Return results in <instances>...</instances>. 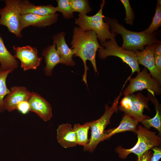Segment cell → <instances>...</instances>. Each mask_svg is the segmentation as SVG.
<instances>
[{
    "instance_id": "obj_12",
    "label": "cell",
    "mask_w": 161,
    "mask_h": 161,
    "mask_svg": "<svg viewBox=\"0 0 161 161\" xmlns=\"http://www.w3.org/2000/svg\"><path fill=\"white\" fill-rule=\"evenodd\" d=\"M10 90L3 100L4 109L9 112L17 109L18 105L21 102L28 101L32 94L26 87L22 86H13Z\"/></svg>"
},
{
    "instance_id": "obj_5",
    "label": "cell",
    "mask_w": 161,
    "mask_h": 161,
    "mask_svg": "<svg viewBox=\"0 0 161 161\" xmlns=\"http://www.w3.org/2000/svg\"><path fill=\"white\" fill-rule=\"evenodd\" d=\"M123 88V87L119 95L115 99L111 107L105 105V112L103 115L99 119L90 122L91 136L87 144L83 147L84 151L92 152L98 144L104 140L105 129L110 123L112 115L117 112L119 101Z\"/></svg>"
},
{
    "instance_id": "obj_14",
    "label": "cell",
    "mask_w": 161,
    "mask_h": 161,
    "mask_svg": "<svg viewBox=\"0 0 161 161\" xmlns=\"http://www.w3.org/2000/svg\"><path fill=\"white\" fill-rule=\"evenodd\" d=\"M28 102L30 111L35 113L44 121H48L52 118L50 104L40 95L32 92Z\"/></svg>"
},
{
    "instance_id": "obj_19",
    "label": "cell",
    "mask_w": 161,
    "mask_h": 161,
    "mask_svg": "<svg viewBox=\"0 0 161 161\" xmlns=\"http://www.w3.org/2000/svg\"><path fill=\"white\" fill-rule=\"evenodd\" d=\"M55 43L45 48L42 55L44 57L46 66L44 68L45 74L51 76L54 67L58 64H62L61 59L56 48Z\"/></svg>"
},
{
    "instance_id": "obj_13",
    "label": "cell",
    "mask_w": 161,
    "mask_h": 161,
    "mask_svg": "<svg viewBox=\"0 0 161 161\" xmlns=\"http://www.w3.org/2000/svg\"><path fill=\"white\" fill-rule=\"evenodd\" d=\"M58 14L56 13L47 16L27 14L21 15L20 17V27L21 31L30 26L39 28L49 26L57 21Z\"/></svg>"
},
{
    "instance_id": "obj_15",
    "label": "cell",
    "mask_w": 161,
    "mask_h": 161,
    "mask_svg": "<svg viewBox=\"0 0 161 161\" xmlns=\"http://www.w3.org/2000/svg\"><path fill=\"white\" fill-rule=\"evenodd\" d=\"M65 33L60 32L52 37L53 43L57 47L56 50L61 59L62 64L67 66H74L75 63L72 59L74 55L73 50L70 48L65 40Z\"/></svg>"
},
{
    "instance_id": "obj_7",
    "label": "cell",
    "mask_w": 161,
    "mask_h": 161,
    "mask_svg": "<svg viewBox=\"0 0 161 161\" xmlns=\"http://www.w3.org/2000/svg\"><path fill=\"white\" fill-rule=\"evenodd\" d=\"M148 100V98L141 92H138L136 95H129L125 96L122 98L118 108L120 111L140 122L145 119L150 118L143 114L145 108L150 110Z\"/></svg>"
},
{
    "instance_id": "obj_3",
    "label": "cell",
    "mask_w": 161,
    "mask_h": 161,
    "mask_svg": "<svg viewBox=\"0 0 161 161\" xmlns=\"http://www.w3.org/2000/svg\"><path fill=\"white\" fill-rule=\"evenodd\" d=\"M105 2V0L102 1L100 10L95 15L89 16L79 14L78 18L75 20V23L83 30L94 31L101 44L116 36L110 30L109 23L104 21L105 17L103 14V9Z\"/></svg>"
},
{
    "instance_id": "obj_6",
    "label": "cell",
    "mask_w": 161,
    "mask_h": 161,
    "mask_svg": "<svg viewBox=\"0 0 161 161\" xmlns=\"http://www.w3.org/2000/svg\"><path fill=\"white\" fill-rule=\"evenodd\" d=\"M100 45L101 48L97 50L98 55L100 59H105L111 56L117 57L130 67L132 72L127 81L135 72L140 71L139 64L135 51L122 48L118 44L115 38L106 41L101 44Z\"/></svg>"
},
{
    "instance_id": "obj_4",
    "label": "cell",
    "mask_w": 161,
    "mask_h": 161,
    "mask_svg": "<svg viewBox=\"0 0 161 161\" xmlns=\"http://www.w3.org/2000/svg\"><path fill=\"white\" fill-rule=\"evenodd\" d=\"M137 128L136 133L137 141L133 147L126 149L119 145L116 148V151L120 158L125 159L128 155L133 153L137 155L138 159L146 151L161 145V137L156 134V132L151 131L140 125Z\"/></svg>"
},
{
    "instance_id": "obj_2",
    "label": "cell",
    "mask_w": 161,
    "mask_h": 161,
    "mask_svg": "<svg viewBox=\"0 0 161 161\" xmlns=\"http://www.w3.org/2000/svg\"><path fill=\"white\" fill-rule=\"evenodd\" d=\"M109 25L110 31L115 35H120L123 39V43L121 47L124 49L135 51L143 50L145 46L154 43H161L156 36L155 32L148 34L143 31L135 32L126 29L119 24L115 18L106 17L104 18Z\"/></svg>"
},
{
    "instance_id": "obj_27",
    "label": "cell",
    "mask_w": 161,
    "mask_h": 161,
    "mask_svg": "<svg viewBox=\"0 0 161 161\" xmlns=\"http://www.w3.org/2000/svg\"><path fill=\"white\" fill-rule=\"evenodd\" d=\"M126 10L125 22L131 25H133L134 14L129 0H121Z\"/></svg>"
},
{
    "instance_id": "obj_20",
    "label": "cell",
    "mask_w": 161,
    "mask_h": 161,
    "mask_svg": "<svg viewBox=\"0 0 161 161\" xmlns=\"http://www.w3.org/2000/svg\"><path fill=\"white\" fill-rule=\"evenodd\" d=\"M0 63L3 69L12 72L18 66V61L7 49L1 37H0Z\"/></svg>"
},
{
    "instance_id": "obj_25",
    "label": "cell",
    "mask_w": 161,
    "mask_h": 161,
    "mask_svg": "<svg viewBox=\"0 0 161 161\" xmlns=\"http://www.w3.org/2000/svg\"><path fill=\"white\" fill-rule=\"evenodd\" d=\"M70 4L74 12L86 15L92 11L89 2L86 0H70Z\"/></svg>"
},
{
    "instance_id": "obj_10",
    "label": "cell",
    "mask_w": 161,
    "mask_h": 161,
    "mask_svg": "<svg viewBox=\"0 0 161 161\" xmlns=\"http://www.w3.org/2000/svg\"><path fill=\"white\" fill-rule=\"evenodd\" d=\"M15 58L21 62V67L24 71L30 69H36L40 65L43 59L38 55V49L36 47L30 45L23 47L13 46Z\"/></svg>"
},
{
    "instance_id": "obj_29",
    "label": "cell",
    "mask_w": 161,
    "mask_h": 161,
    "mask_svg": "<svg viewBox=\"0 0 161 161\" xmlns=\"http://www.w3.org/2000/svg\"><path fill=\"white\" fill-rule=\"evenodd\" d=\"M154 151L151 161H158L161 157L160 148L155 147L152 149Z\"/></svg>"
},
{
    "instance_id": "obj_22",
    "label": "cell",
    "mask_w": 161,
    "mask_h": 161,
    "mask_svg": "<svg viewBox=\"0 0 161 161\" xmlns=\"http://www.w3.org/2000/svg\"><path fill=\"white\" fill-rule=\"evenodd\" d=\"M11 72V70L4 69L0 66V113H2L4 110L3 106L4 99L10 91L7 86L6 80L8 75Z\"/></svg>"
},
{
    "instance_id": "obj_23",
    "label": "cell",
    "mask_w": 161,
    "mask_h": 161,
    "mask_svg": "<svg viewBox=\"0 0 161 161\" xmlns=\"http://www.w3.org/2000/svg\"><path fill=\"white\" fill-rule=\"evenodd\" d=\"M155 9L154 15L152 22L148 27L143 32L148 34H152L161 26V1L158 0Z\"/></svg>"
},
{
    "instance_id": "obj_24",
    "label": "cell",
    "mask_w": 161,
    "mask_h": 161,
    "mask_svg": "<svg viewBox=\"0 0 161 161\" xmlns=\"http://www.w3.org/2000/svg\"><path fill=\"white\" fill-rule=\"evenodd\" d=\"M157 101L155 103L156 105V114L152 118H145L140 122L148 129L153 127L161 133V117L158 108Z\"/></svg>"
},
{
    "instance_id": "obj_28",
    "label": "cell",
    "mask_w": 161,
    "mask_h": 161,
    "mask_svg": "<svg viewBox=\"0 0 161 161\" xmlns=\"http://www.w3.org/2000/svg\"><path fill=\"white\" fill-rule=\"evenodd\" d=\"M17 109L23 114H27L30 111L28 101H25L21 102L18 105Z\"/></svg>"
},
{
    "instance_id": "obj_1",
    "label": "cell",
    "mask_w": 161,
    "mask_h": 161,
    "mask_svg": "<svg viewBox=\"0 0 161 161\" xmlns=\"http://www.w3.org/2000/svg\"><path fill=\"white\" fill-rule=\"evenodd\" d=\"M72 40L71 42V49L74 51V56L80 58L84 66V72L82 81L87 85V71L89 68L86 65V61L91 63L96 75H98L96 62V55L98 49L101 48L99 43L96 33L93 31L83 30L79 27H74Z\"/></svg>"
},
{
    "instance_id": "obj_9",
    "label": "cell",
    "mask_w": 161,
    "mask_h": 161,
    "mask_svg": "<svg viewBox=\"0 0 161 161\" xmlns=\"http://www.w3.org/2000/svg\"><path fill=\"white\" fill-rule=\"evenodd\" d=\"M128 80H129V84L123 92L125 96L145 89H147L149 92H154V94H161V84L157 80L151 77L146 68L137 72L135 77L130 78Z\"/></svg>"
},
{
    "instance_id": "obj_26",
    "label": "cell",
    "mask_w": 161,
    "mask_h": 161,
    "mask_svg": "<svg viewBox=\"0 0 161 161\" xmlns=\"http://www.w3.org/2000/svg\"><path fill=\"white\" fill-rule=\"evenodd\" d=\"M57 6L56 7V11L61 12L66 19L73 17V11L70 4L69 0H57Z\"/></svg>"
},
{
    "instance_id": "obj_18",
    "label": "cell",
    "mask_w": 161,
    "mask_h": 161,
    "mask_svg": "<svg viewBox=\"0 0 161 161\" xmlns=\"http://www.w3.org/2000/svg\"><path fill=\"white\" fill-rule=\"evenodd\" d=\"M139 122L134 118L125 114L119 125L116 128L109 129L104 132V140L116 134L126 131H131L136 133Z\"/></svg>"
},
{
    "instance_id": "obj_30",
    "label": "cell",
    "mask_w": 161,
    "mask_h": 161,
    "mask_svg": "<svg viewBox=\"0 0 161 161\" xmlns=\"http://www.w3.org/2000/svg\"><path fill=\"white\" fill-rule=\"evenodd\" d=\"M152 156L151 151H148L142 154L137 161H151Z\"/></svg>"
},
{
    "instance_id": "obj_32",
    "label": "cell",
    "mask_w": 161,
    "mask_h": 161,
    "mask_svg": "<svg viewBox=\"0 0 161 161\" xmlns=\"http://www.w3.org/2000/svg\"><path fill=\"white\" fill-rule=\"evenodd\" d=\"M154 56H161V44H159L155 49Z\"/></svg>"
},
{
    "instance_id": "obj_16",
    "label": "cell",
    "mask_w": 161,
    "mask_h": 161,
    "mask_svg": "<svg viewBox=\"0 0 161 161\" xmlns=\"http://www.w3.org/2000/svg\"><path fill=\"white\" fill-rule=\"evenodd\" d=\"M56 138L58 143L65 148L74 147L78 145L76 134L69 123H63L58 126Z\"/></svg>"
},
{
    "instance_id": "obj_21",
    "label": "cell",
    "mask_w": 161,
    "mask_h": 161,
    "mask_svg": "<svg viewBox=\"0 0 161 161\" xmlns=\"http://www.w3.org/2000/svg\"><path fill=\"white\" fill-rule=\"evenodd\" d=\"M90 128V122L83 125L75 124L73 129L76 134L78 145L85 147L88 143L89 139L88 133Z\"/></svg>"
},
{
    "instance_id": "obj_8",
    "label": "cell",
    "mask_w": 161,
    "mask_h": 161,
    "mask_svg": "<svg viewBox=\"0 0 161 161\" xmlns=\"http://www.w3.org/2000/svg\"><path fill=\"white\" fill-rule=\"evenodd\" d=\"M5 6L0 8V25L6 27L16 37L22 35L20 27L21 14L18 7V0H6Z\"/></svg>"
},
{
    "instance_id": "obj_31",
    "label": "cell",
    "mask_w": 161,
    "mask_h": 161,
    "mask_svg": "<svg viewBox=\"0 0 161 161\" xmlns=\"http://www.w3.org/2000/svg\"><path fill=\"white\" fill-rule=\"evenodd\" d=\"M155 64L157 69L161 72V56H154Z\"/></svg>"
},
{
    "instance_id": "obj_17",
    "label": "cell",
    "mask_w": 161,
    "mask_h": 161,
    "mask_svg": "<svg viewBox=\"0 0 161 161\" xmlns=\"http://www.w3.org/2000/svg\"><path fill=\"white\" fill-rule=\"evenodd\" d=\"M18 7L21 15L27 14L47 16L55 13L56 7L51 4L35 5L28 0H18Z\"/></svg>"
},
{
    "instance_id": "obj_11",
    "label": "cell",
    "mask_w": 161,
    "mask_h": 161,
    "mask_svg": "<svg viewBox=\"0 0 161 161\" xmlns=\"http://www.w3.org/2000/svg\"><path fill=\"white\" fill-rule=\"evenodd\" d=\"M161 43L150 44L145 47L141 51H135L139 64L144 66L148 69L152 77L157 80L161 84V72L157 68L155 64L154 53L155 49Z\"/></svg>"
}]
</instances>
